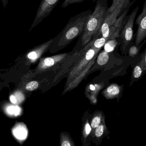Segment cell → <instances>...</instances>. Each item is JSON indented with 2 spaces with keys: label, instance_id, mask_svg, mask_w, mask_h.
Here are the masks:
<instances>
[{
  "label": "cell",
  "instance_id": "cell-10",
  "mask_svg": "<svg viewBox=\"0 0 146 146\" xmlns=\"http://www.w3.org/2000/svg\"><path fill=\"white\" fill-rule=\"evenodd\" d=\"M14 134L18 138L23 139L26 137L27 132L23 128H18L15 130Z\"/></svg>",
  "mask_w": 146,
  "mask_h": 146
},
{
  "label": "cell",
  "instance_id": "cell-11",
  "mask_svg": "<svg viewBox=\"0 0 146 146\" xmlns=\"http://www.w3.org/2000/svg\"><path fill=\"white\" fill-rule=\"evenodd\" d=\"M107 92L111 95H117L119 92V89L116 85H111L107 89Z\"/></svg>",
  "mask_w": 146,
  "mask_h": 146
},
{
  "label": "cell",
  "instance_id": "cell-12",
  "mask_svg": "<svg viewBox=\"0 0 146 146\" xmlns=\"http://www.w3.org/2000/svg\"><path fill=\"white\" fill-rule=\"evenodd\" d=\"M38 86H39V84L37 82L33 81V82L29 83L26 85V89L29 91H33V90L36 89L38 88Z\"/></svg>",
  "mask_w": 146,
  "mask_h": 146
},
{
  "label": "cell",
  "instance_id": "cell-16",
  "mask_svg": "<svg viewBox=\"0 0 146 146\" xmlns=\"http://www.w3.org/2000/svg\"><path fill=\"white\" fill-rule=\"evenodd\" d=\"M142 73V70L139 66H137L135 67L133 72V75L134 77L138 78L141 76Z\"/></svg>",
  "mask_w": 146,
  "mask_h": 146
},
{
  "label": "cell",
  "instance_id": "cell-9",
  "mask_svg": "<svg viewBox=\"0 0 146 146\" xmlns=\"http://www.w3.org/2000/svg\"><path fill=\"white\" fill-rule=\"evenodd\" d=\"M109 59L108 52L104 51L99 54L97 58V62L99 65L102 66L106 64Z\"/></svg>",
  "mask_w": 146,
  "mask_h": 146
},
{
  "label": "cell",
  "instance_id": "cell-23",
  "mask_svg": "<svg viewBox=\"0 0 146 146\" xmlns=\"http://www.w3.org/2000/svg\"><path fill=\"white\" fill-rule=\"evenodd\" d=\"M62 146H70V144L69 143V142L67 141H65L62 144Z\"/></svg>",
  "mask_w": 146,
  "mask_h": 146
},
{
  "label": "cell",
  "instance_id": "cell-18",
  "mask_svg": "<svg viewBox=\"0 0 146 146\" xmlns=\"http://www.w3.org/2000/svg\"><path fill=\"white\" fill-rule=\"evenodd\" d=\"M138 50L137 48V47L136 46H133L130 48L129 49V53L131 56H134L136 55L138 52Z\"/></svg>",
  "mask_w": 146,
  "mask_h": 146
},
{
  "label": "cell",
  "instance_id": "cell-20",
  "mask_svg": "<svg viewBox=\"0 0 146 146\" xmlns=\"http://www.w3.org/2000/svg\"><path fill=\"white\" fill-rule=\"evenodd\" d=\"M85 130H86V133L87 135H88L90 133V131L91 130V127H90V125L89 124V123H87L86 125V128H85Z\"/></svg>",
  "mask_w": 146,
  "mask_h": 146
},
{
  "label": "cell",
  "instance_id": "cell-1",
  "mask_svg": "<svg viewBox=\"0 0 146 146\" xmlns=\"http://www.w3.org/2000/svg\"><path fill=\"white\" fill-rule=\"evenodd\" d=\"M92 13L91 10H88L72 17L64 29L54 38L52 45H57L58 48H62L69 45L82 34L86 22Z\"/></svg>",
  "mask_w": 146,
  "mask_h": 146
},
{
  "label": "cell",
  "instance_id": "cell-14",
  "mask_svg": "<svg viewBox=\"0 0 146 146\" xmlns=\"http://www.w3.org/2000/svg\"><path fill=\"white\" fill-rule=\"evenodd\" d=\"M101 122V119L100 117L97 116L95 117L91 122V125L93 128H96L100 125Z\"/></svg>",
  "mask_w": 146,
  "mask_h": 146
},
{
  "label": "cell",
  "instance_id": "cell-25",
  "mask_svg": "<svg viewBox=\"0 0 146 146\" xmlns=\"http://www.w3.org/2000/svg\"><path fill=\"white\" fill-rule=\"evenodd\" d=\"M68 1V0H65L64 1V2H63V3H66V2H67V1Z\"/></svg>",
  "mask_w": 146,
  "mask_h": 146
},
{
  "label": "cell",
  "instance_id": "cell-3",
  "mask_svg": "<svg viewBox=\"0 0 146 146\" xmlns=\"http://www.w3.org/2000/svg\"><path fill=\"white\" fill-rule=\"evenodd\" d=\"M138 6L132 11L131 13L126 17V20L120 33L123 48H125L131 41L133 37V26L135 18L138 11Z\"/></svg>",
  "mask_w": 146,
  "mask_h": 146
},
{
  "label": "cell",
  "instance_id": "cell-21",
  "mask_svg": "<svg viewBox=\"0 0 146 146\" xmlns=\"http://www.w3.org/2000/svg\"><path fill=\"white\" fill-rule=\"evenodd\" d=\"M10 100H11V102L13 104H16L17 102V99H16V97L14 95H12L10 97Z\"/></svg>",
  "mask_w": 146,
  "mask_h": 146
},
{
  "label": "cell",
  "instance_id": "cell-24",
  "mask_svg": "<svg viewBox=\"0 0 146 146\" xmlns=\"http://www.w3.org/2000/svg\"><path fill=\"white\" fill-rule=\"evenodd\" d=\"M90 89H91V90H94V86H93V85H90Z\"/></svg>",
  "mask_w": 146,
  "mask_h": 146
},
{
  "label": "cell",
  "instance_id": "cell-6",
  "mask_svg": "<svg viewBox=\"0 0 146 146\" xmlns=\"http://www.w3.org/2000/svg\"><path fill=\"white\" fill-rule=\"evenodd\" d=\"M135 1V0H134L132 2H130L129 3L127 6L123 10L119 17L112 25L110 29L108 40L117 39L119 37L120 32L126 21L127 14L129 12L131 7L134 4Z\"/></svg>",
  "mask_w": 146,
  "mask_h": 146
},
{
  "label": "cell",
  "instance_id": "cell-19",
  "mask_svg": "<svg viewBox=\"0 0 146 146\" xmlns=\"http://www.w3.org/2000/svg\"><path fill=\"white\" fill-rule=\"evenodd\" d=\"M14 96H15V97H16L17 101V102H18V103H20L24 99V97L23 94H21V93H19V92L17 93V94H15V95Z\"/></svg>",
  "mask_w": 146,
  "mask_h": 146
},
{
  "label": "cell",
  "instance_id": "cell-2",
  "mask_svg": "<svg viewBox=\"0 0 146 146\" xmlns=\"http://www.w3.org/2000/svg\"><path fill=\"white\" fill-rule=\"evenodd\" d=\"M108 9V0H96L94 10L88 19L84 31L81 35L83 45H86L99 33L106 17Z\"/></svg>",
  "mask_w": 146,
  "mask_h": 146
},
{
  "label": "cell",
  "instance_id": "cell-5",
  "mask_svg": "<svg viewBox=\"0 0 146 146\" xmlns=\"http://www.w3.org/2000/svg\"><path fill=\"white\" fill-rule=\"evenodd\" d=\"M137 26L135 35V45L138 46L146 39V0L143 3L142 10L135 21Z\"/></svg>",
  "mask_w": 146,
  "mask_h": 146
},
{
  "label": "cell",
  "instance_id": "cell-8",
  "mask_svg": "<svg viewBox=\"0 0 146 146\" xmlns=\"http://www.w3.org/2000/svg\"><path fill=\"white\" fill-rule=\"evenodd\" d=\"M117 44V42L116 40V39L108 40L104 45L105 51L108 53L112 52Z\"/></svg>",
  "mask_w": 146,
  "mask_h": 146
},
{
  "label": "cell",
  "instance_id": "cell-13",
  "mask_svg": "<svg viewBox=\"0 0 146 146\" xmlns=\"http://www.w3.org/2000/svg\"><path fill=\"white\" fill-rule=\"evenodd\" d=\"M85 0H68L67 2L66 3H63L62 7L63 8H66L69 5H72V4H77V3H81L83 2Z\"/></svg>",
  "mask_w": 146,
  "mask_h": 146
},
{
  "label": "cell",
  "instance_id": "cell-4",
  "mask_svg": "<svg viewBox=\"0 0 146 146\" xmlns=\"http://www.w3.org/2000/svg\"><path fill=\"white\" fill-rule=\"evenodd\" d=\"M60 0H42L30 31L50 15Z\"/></svg>",
  "mask_w": 146,
  "mask_h": 146
},
{
  "label": "cell",
  "instance_id": "cell-15",
  "mask_svg": "<svg viewBox=\"0 0 146 146\" xmlns=\"http://www.w3.org/2000/svg\"><path fill=\"white\" fill-rule=\"evenodd\" d=\"M104 132V127L100 125L97 126L96 129L95 135L97 137H100L102 135Z\"/></svg>",
  "mask_w": 146,
  "mask_h": 146
},
{
  "label": "cell",
  "instance_id": "cell-17",
  "mask_svg": "<svg viewBox=\"0 0 146 146\" xmlns=\"http://www.w3.org/2000/svg\"><path fill=\"white\" fill-rule=\"evenodd\" d=\"M44 63L47 66H51L54 64V60L52 58H47L44 60Z\"/></svg>",
  "mask_w": 146,
  "mask_h": 146
},
{
  "label": "cell",
  "instance_id": "cell-7",
  "mask_svg": "<svg viewBox=\"0 0 146 146\" xmlns=\"http://www.w3.org/2000/svg\"><path fill=\"white\" fill-rule=\"evenodd\" d=\"M130 1V0H113L112 5L107 11V15L112 13L121 5H123L128 1Z\"/></svg>",
  "mask_w": 146,
  "mask_h": 146
},
{
  "label": "cell",
  "instance_id": "cell-22",
  "mask_svg": "<svg viewBox=\"0 0 146 146\" xmlns=\"http://www.w3.org/2000/svg\"><path fill=\"white\" fill-rule=\"evenodd\" d=\"M8 1H9V0H1V2H2L5 9L7 5L8 4Z\"/></svg>",
  "mask_w": 146,
  "mask_h": 146
}]
</instances>
